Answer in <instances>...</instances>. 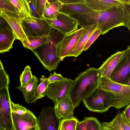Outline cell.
<instances>
[{
	"mask_svg": "<svg viewBox=\"0 0 130 130\" xmlns=\"http://www.w3.org/2000/svg\"><path fill=\"white\" fill-rule=\"evenodd\" d=\"M101 76L99 68L92 67L82 73L74 80L69 95L75 108L98 88Z\"/></svg>",
	"mask_w": 130,
	"mask_h": 130,
	"instance_id": "cell-1",
	"label": "cell"
},
{
	"mask_svg": "<svg viewBox=\"0 0 130 130\" xmlns=\"http://www.w3.org/2000/svg\"><path fill=\"white\" fill-rule=\"evenodd\" d=\"M98 88L112 94L115 100L112 107L119 110L130 103V86L121 84L110 79L101 77Z\"/></svg>",
	"mask_w": 130,
	"mask_h": 130,
	"instance_id": "cell-2",
	"label": "cell"
},
{
	"mask_svg": "<svg viewBox=\"0 0 130 130\" xmlns=\"http://www.w3.org/2000/svg\"><path fill=\"white\" fill-rule=\"evenodd\" d=\"M50 38L48 43L42 45V47L32 50L44 69L49 72L57 69L61 60L57 55L56 44L59 41H56L54 33L50 34Z\"/></svg>",
	"mask_w": 130,
	"mask_h": 130,
	"instance_id": "cell-3",
	"label": "cell"
},
{
	"mask_svg": "<svg viewBox=\"0 0 130 130\" xmlns=\"http://www.w3.org/2000/svg\"><path fill=\"white\" fill-rule=\"evenodd\" d=\"M114 100L111 93L98 87L83 102L90 111L103 113L112 107Z\"/></svg>",
	"mask_w": 130,
	"mask_h": 130,
	"instance_id": "cell-4",
	"label": "cell"
},
{
	"mask_svg": "<svg viewBox=\"0 0 130 130\" xmlns=\"http://www.w3.org/2000/svg\"><path fill=\"white\" fill-rule=\"evenodd\" d=\"M99 12L96 29L101 30V35L114 28L124 26L122 7Z\"/></svg>",
	"mask_w": 130,
	"mask_h": 130,
	"instance_id": "cell-5",
	"label": "cell"
},
{
	"mask_svg": "<svg viewBox=\"0 0 130 130\" xmlns=\"http://www.w3.org/2000/svg\"><path fill=\"white\" fill-rule=\"evenodd\" d=\"M20 21L27 36H49L52 28L45 19L32 16L20 20Z\"/></svg>",
	"mask_w": 130,
	"mask_h": 130,
	"instance_id": "cell-6",
	"label": "cell"
},
{
	"mask_svg": "<svg viewBox=\"0 0 130 130\" xmlns=\"http://www.w3.org/2000/svg\"><path fill=\"white\" fill-rule=\"evenodd\" d=\"M74 82V80L71 79L64 78L60 81L50 84L46 90L45 95L55 105L70 96Z\"/></svg>",
	"mask_w": 130,
	"mask_h": 130,
	"instance_id": "cell-7",
	"label": "cell"
},
{
	"mask_svg": "<svg viewBox=\"0 0 130 130\" xmlns=\"http://www.w3.org/2000/svg\"><path fill=\"white\" fill-rule=\"evenodd\" d=\"M8 87L0 90V129L15 130L12 120Z\"/></svg>",
	"mask_w": 130,
	"mask_h": 130,
	"instance_id": "cell-8",
	"label": "cell"
},
{
	"mask_svg": "<svg viewBox=\"0 0 130 130\" xmlns=\"http://www.w3.org/2000/svg\"><path fill=\"white\" fill-rule=\"evenodd\" d=\"M84 28L78 29L64 35L56 44V49L58 57L61 61L68 57L75 48L80 38Z\"/></svg>",
	"mask_w": 130,
	"mask_h": 130,
	"instance_id": "cell-9",
	"label": "cell"
},
{
	"mask_svg": "<svg viewBox=\"0 0 130 130\" xmlns=\"http://www.w3.org/2000/svg\"><path fill=\"white\" fill-rule=\"evenodd\" d=\"M130 77V45L122 51L117 66L112 73L110 79L117 83L125 85Z\"/></svg>",
	"mask_w": 130,
	"mask_h": 130,
	"instance_id": "cell-10",
	"label": "cell"
},
{
	"mask_svg": "<svg viewBox=\"0 0 130 130\" xmlns=\"http://www.w3.org/2000/svg\"><path fill=\"white\" fill-rule=\"evenodd\" d=\"M45 20L52 28L64 36L77 30L78 24L77 22L69 15L63 13L59 12L55 19Z\"/></svg>",
	"mask_w": 130,
	"mask_h": 130,
	"instance_id": "cell-11",
	"label": "cell"
},
{
	"mask_svg": "<svg viewBox=\"0 0 130 130\" xmlns=\"http://www.w3.org/2000/svg\"><path fill=\"white\" fill-rule=\"evenodd\" d=\"M38 121L39 130H59L60 120L57 116L54 108L43 107Z\"/></svg>",
	"mask_w": 130,
	"mask_h": 130,
	"instance_id": "cell-12",
	"label": "cell"
},
{
	"mask_svg": "<svg viewBox=\"0 0 130 130\" xmlns=\"http://www.w3.org/2000/svg\"><path fill=\"white\" fill-rule=\"evenodd\" d=\"M0 16L4 18L11 28L15 35V39L20 41L23 45L30 44L27 37L22 28L18 14L3 12L0 13Z\"/></svg>",
	"mask_w": 130,
	"mask_h": 130,
	"instance_id": "cell-13",
	"label": "cell"
},
{
	"mask_svg": "<svg viewBox=\"0 0 130 130\" xmlns=\"http://www.w3.org/2000/svg\"><path fill=\"white\" fill-rule=\"evenodd\" d=\"M11 115L15 130H29L38 126V118L29 110L24 115L12 112Z\"/></svg>",
	"mask_w": 130,
	"mask_h": 130,
	"instance_id": "cell-14",
	"label": "cell"
},
{
	"mask_svg": "<svg viewBox=\"0 0 130 130\" xmlns=\"http://www.w3.org/2000/svg\"><path fill=\"white\" fill-rule=\"evenodd\" d=\"M74 107L70 96L66 98L57 104L54 109L57 117L59 119H68L74 118Z\"/></svg>",
	"mask_w": 130,
	"mask_h": 130,
	"instance_id": "cell-15",
	"label": "cell"
},
{
	"mask_svg": "<svg viewBox=\"0 0 130 130\" xmlns=\"http://www.w3.org/2000/svg\"><path fill=\"white\" fill-rule=\"evenodd\" d=\"M85 2L91 9L98 12L122 7L124 5L120 0H85Z\"/></svg>",
	"mask_w": 130,
	"mask_h": 130,
	"instance_id": "cell-16",
	"label": "cell"
},
{
	"mask_svg": "<svg viewBox=\"0 0 130 130\" xmlns=\"http://www.w3.org/2000/svg\"><path fill=\"white\" fill-rule=\"evenodd\" d=\"M15 39L14 33L10 26L0 27V53L9 52Z\"/></svg>",
	"mask_w": 130,
	"mask_h": 130,
	"instance_id": "cell-17",
	"label": "cell"
},
{
	"mask_svg": "<svg viewBox=\"0 0 130 130\" xmlns=\"http://www.w3.org/2000/svg\"><path fill=\"white\" fill-rule=\"evenodd\" d=\"M122 51H118L103 62L99 68L101 76L110 79L111 74L122 55Z\"/></svg>",
	"mask_w": 130,
	"mask_h": 130,
	"instance_id": "cell-18",
	"label": "cell"
},
{
	"mask_svg": "<svg viewBox=\"0 0 130 130\" xmlns=\"http://www.w3.org/2000/svg\"><path fill=\"white\" fill-rule=\"evenodd\" d=\"M98 23L84 28L82 35L74 50L68 57H77L83 51L84 47L92 34L96 29Z\"/></svg>",
	"mask_w": 130,
	"mask_h": 130,
	"instance_id": "cell-19",
	"label": "cell"
},
{
	"mask_svg": "<svg viewBox=\"0 0 130 130\" xmlns=\"http://www.w3.org/2000/svg\"><path fill=\"white\" fill-rule=\"evenodd\" d=\"M99 12L93 11L69 15L75 19L81 28H84L98 23Z\"/></svg>",
	"mask_w": 130,
	"mask_h": 130,
	"instance_id": "cell-20",
	"label": "cell"
},
{
	"mask_svg": "<svg viewBox=\"0 0 130 130\" xmlns=\"http://www.w3.org/2000/svg\"><path fill=\"white\" fill-rule=\"evenodd\" d=\"M94 11L85 3H82L71 4H62L59 12L68 15L89 12Z\"/></svg>",
	"mask_w": 130,
	"mask_h": 130,
	"instance_id": "cell-21",
	"label": "cell"
},
{
	"mask_svg": "<svg viewBox=\"0 0 130 130\" xmlns=\"http://www.w3.org/2000/svg\"><path fill=\"white\" fill-rule=\"evenodd\" d=\"M38 79L33 75L32 79L25 87L18 85L16 88L21 91L22 93L26 102L28 104L30 102L34 99L35 90L37 87Z\"/></svg>",
	"mask_w": 130,
	"mask_h": 130,
	"instance_id": "cell-22",
	"label": "cell"
},
{
	"mask_svg": "<svg viewBox=\"0 0 130 130\" xmlns=\"http://www.w3.org/2000/svg\"><path fill=\"white\" fill-rule=\"evenodd\" d=\"M9 0L15 8L20 20L32 16L28 0Z\"/></svg>",
	"mask_w": 130,
	"mask_h": 130,
	"instance_id": "cell-23",
	"label": "cell"
},
{
	"mask_svg": "<svg viewBox=\"0 0 130 130\" xmlns=\"http://www.w3.org/2000/svg\"><path fill=\"white\" fill-rule=\"evenodd\" d=\"M62 3L60 0H56L50 3L47 0L45 4L42 18L45 19H52L56 18L59 13Z\"/></svg>",
	"mask_w": 130,
	"mask_h": 130,
	"instance_id": "cell-24",
	"label": "cell"
},
{
	"mask_svg": "<svg viewBox=\"0 0 130 130\" xmlns=\"http://www.w3.org/2000/svg\"><path fill=\"white\" fill-rule=\"evenodd\" d=\"M27 37L30 44L23 45L25 47L32 50L48 43L50 39V35L49 36L37 37L28 36Z\"/></svg>",
	"mask_w": 130,
	"mask_h": 130,
	"instance_id": "cell-25",
	"label": "cell"
},
{
	"mask_svg": "<svg viewBox=\"0 0 130 130\" xmlns=\"http://www.w3.org/2000/svg\"><path fill=\"white\" fill-rule=\"evenodd\" d=\"M121 112L119 111L110 121L103 122L102 123L101 130H124L120 121Z\"/></svg>",
	"mask_w": 130,
	"mask_h": 130,
	"instance_id": "cell-26",
	"label": "cell"
},
{
	"mask_svg": "<svg viewBox=\"0 0 130 130\" xmlns=\"http://www.w3.org/2000/svg\"><path fill=\"white\" fill-rule=\"evenodd\" d=\"M40 83L37 87L35 91L34 99L30 102L34 104L38 99H41L45 96V93L46 90L50 84L47 77L43 75L40 78Z\"/></svg>",
	"mask_w": 130,
	"mask_h": 130,
	"instance_id": "cell-27",
	"label": "cell"
},
{
	"mask_svg": "<svg viewBox=\"0 0 130 130\" xmlns=\"http://www.w3.org/2000/svg\"><path fill=\"white\" fill-rule=\"evenodd\" d=\"M78 121L75 117L72 119H62L60 120L59 130H76Z\"/></svg>",
	"mask_w": 130,
	"mask_h": 130,
	"instance_id": "cell-28",
	"label": "cell"
},
{
	"mask_svg": "<svg viewBox=\"0 0 130 130\" xmlns=\"http://www.w3.org/2000/svg\"><path fill=\"white\" fill-rule=\"evenodd\" d=\"M33 76L30 66H26L20 75V80L21 86L23 87L25 86L32 79Z\"/></svg>",
	"mask_w": 130,
	"mask_h": 130,
	"instance_id": "cell-29",
	"label": "cell"
},
{
	"mask_svg": "<svg viewBox=\"0 0 130 130\" xmlns=\"http://www.w3.org/2000/svg\"><path fill=\"white\" fill-rule=\"evenodd\" d=\"M10 80L9 76L4 70L3 63L0 61V90L9 87Z\"/></svg>",
	"mask_w": 130,
	"mask_h": 130,
	"instance_id": "cell-30",
	"label": "cell"
},
{
	"mask_svg": "<svg viewBox=\"0 0 130 130\" xmlns=\"http://www.w3.org/2000/svg\"><path fill=\"white\" fill-rule=\"evenodd\" d=\"M3 12L18 14L15 8L9 0H0V13Z\"/></svg>",
	"mask_w": 130,
	"mask_h": 130,
	"instance_id": "cell-31",
	"label": "cell"
},
{
	"mask_svg": "<svg viewBox=\"0 0 130 130\" xmlns=\"http://www.w3.org/2000/svg\"><path fill=\"white\" fill-rule=\"evenodd\" d=\"M84 119L89 125V130H101L102 124L96 118L85 117Z\"/></svg>",
	"mask_w": 130,
	"mask_h": 130,
	"instance_id": "cell-32",
	"label": "cell"
},
{
	"mask_svg": "<svg viewBox=\"0 0 130 130\" xmlns=\"http://www.w3.org/2000/svg\"><path fill=\"white\" fill-rule=\"evenodd\" d=\"M124 26L130 31V4H125L122 7Z\"/></svg>",
	"mask_w": 130,
	"mask_h": 130,
	"instance_id": "cell-33",
	"label": "cell"
},
{
	"mask_svg": "<svg viewBox=\"0 0 130 130\" xmlns=\"http://www.w3.org/2000/svg\"><path fill=\"white\" fill-rule=\"evenodd\" d=\"M10 104L11 113L23 115L25 114L29 110L25 107L20 105L19 104H15L11 101Z\"/></svg>",
	"mask_w": 130,
	"mask_h": 130,
	"instance_id": "cell-34",
	"label": "cell"
},
{
	"mask_svg": "<svg viewBox=\"0 0 130 130\" xmlns=\"http://www.w3.org/2000/svg\"><path fill=\"white\" fill-rule=\"evenodd\" d=\"M101 31L99 29H96L90 37L85 46L83 51L88 50L92 44L101 35Z\"/></svg>",
	"mask_w": 130,
	"mask_h": 130,
	"instance_id": "cell-35",
	"label": "cell"
},
{
	"mask_svg": "<svg viewBox=\"0 0 130 130\" xmlns=\"http://www.w3.org/2000/svg\"><path fill=\"white\" fill-rule=\"evenodd\" d=\"M47 0H36V5L38 13L41 19L44 10Z\"/></svg>",
	"mask_w": 130,
	"mask_h": 130,
	"instance_id": "cell-36",
	"label": "cell"
},
{
	"mask_svg": "<svg viewBox=\"0 0 130 130\" xmlns=\"http://www.w3.org/2000/svg\"><path fill=\"white\" fill-rule=\"evenodd\" d=\"M120 121L124 130H130V121L122 111H121L120 115Z\"/></svg>",
	"mask_w": 130,
	"mask_h": 130,
	"instance_id": "cell-37",
	"label": "cell"
},
{
	"mask_svg": "<svg viewBox=\"0 0 130 130\" xmlns=\"http://www.w3.org/2000/svg\"><path fill=\"white\" fill-rule=\"evenodd\" d=\"M50 84H52L63 79L64 78L60 74H57L54 72L51 73L50 76L47 77Z\"/></svg>",
	"mask_w": 130,
	"mask_h": 130,
	"instance_id": "cell-38",
	"label": "cell"
},
{
	"mask_svg": "<svg viewBox=\"0 0 130 130\" xmlns=\"http://www.w3.org/2000/svg\"><path fill=\"white\" fill-rule=\"evenodd\" d=\"M32 12V16L35 18L41 19L37 11L36 5V0H28Z\"/></svg>",
	"mask_w": 130,
	"mask_h": 130,
	"instance_id": "cell-39",
	"label": "cell"
},
{
	"mask_svg": "<svg viewBox=\"0 0 130 130\" xmlns=\"http://www.w3.org/2000/svg\"><path fill=\"white\" fill-rule=\"evenodd\" d=\"M89 125L84 119L81 121L77 122L76 130H89Z\"/></svg>",
	"mask_w": 130,
	"mask_h": 130,
	"instance_id": "cell-40",
	"label": "cell"
},
{
	"mask_svg": "<svg viewBox=\"0 0 130 130\" xmlns=\"http://www.w3.org/2000/svg\"><path fill=\"white\" fill-rule=\"evenodd\" d=\"M62 4H71L85 2V0H60Z\"/></svg>",
	"mask_w": 130,
	"mask_h": 130,
	"instance_id": "cell-41",
	"label": "cell"
},
{
	"mask_svg": "<svg viewBox=\"0 0 130 130\" xmlns=\"http://www.w3.org/2000/svg\"><path fill=\"white\" fill-rule=\"evenodd\" d=\"M122 111L126 117L129 119L130 117V103L126 106L124 110Z\"/></svg>",
	"mask_w": 130,
	"mask_h": 130,
	"instance_id": "cell-42",
	"label": "cell"
},
{
	"mask_svg": "<svg viewBox=\"0 0 130 130\" xmlns=\"http://www.w3.org/2000/svg\"><path fill=\"white\" fill-rule=\"evenodd\" d=\"M120 1L124 4H130V0H120Z\"/></svg>",
	"mask_w": 130,
	"mask_h": 130,
	"instance_id": "cell-43",
	"label": "cell"
},
{
	"mask_svg": "<svg viewBox=\"0 0 130 130\" xmlns=\"http://www.w3.org/2000/svg\"><path fill=\"white\" fill-rule=\"evenodd\" d=\"M125 85L130 86V77L126 80Z\"/></svg>",
	"mask_w": 130,
	"mask_h": 130,
	"instance_id": "cell-44",
	"label": "cell"
},
{
	"mask_svg": "<svg viewBox=\"0 0 130 130\" xmlns=\"http://www.w3.org/2000/svg\"><path fill=\"white\" fill-rule=\"evenodd\" d=\"M0 130H5L3 129H0ZM29 130H39L38 127V126H36L35 127L32 128Z\"/></svg>",
	"mask_w": 130,
	"mask_h": 130,
	"instance_id": "cell-45",
	"label": "cell"
},
{
	"mask_svg": "<svg viewBox=\"0 0 130 130\" xmlns=\"http://www.w3.org/2000/svg\"><path fill=\"white\" fill-rule=\"evenodd\" d=\"M56 0H47V1L50 3H52L55 2Z\"/></svg>",
	"mask_w": 130,
	"mask_h": 130,
	"instance_id": "cell-46",
	"label": "cell"
},
{
	"mask_svg": "<svg viewBox=\"0 0 130 130\" xmlns=\"http://www.w3.org/2000/svg\"><path fill=\"white\" fill-rule=\"evenodd\" d=\"M129 120H130V117L129 118Z\"/></svg>",
	"mask_w": 130,
	"mask_h": 130,
	"instance_id": "cell-47",
	"label": "cell"
}]
</instances>
